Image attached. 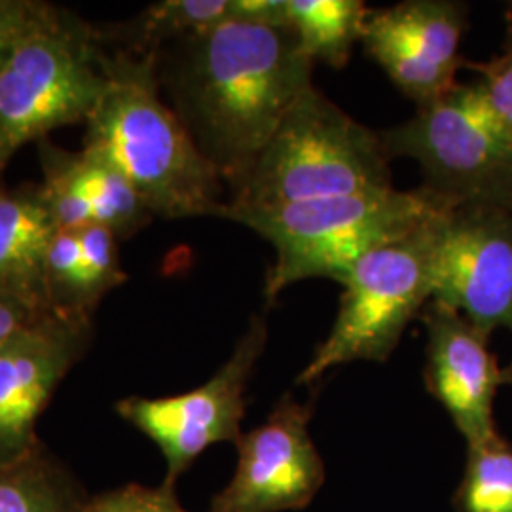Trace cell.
Listing matches in <instances>:
<instances>
[{
  "label": "cell",
  "instance_id": "obj_1",
  "mask_svg": "<svg viewBox=\"0 0 512 512\" xmlns=\"http://www.w3.org/2000/svg\"><path fill=\"white\" fill-rule=\"evenodd\" d=\"M313 63L289 25L226 19L165 46L156 76L165 103L232 192L313 88Z\"/></svg>",
  "mask_w": 512,
  "mask_h": 512
},
{
  "label": "cell",
  "instance_id": "obj_2",
  "mask_svg": "<svg viewBox=\"0 0 512 512\" xmlns=\"http://www.w3.org/2000/svg\"><path fill=\"white\" fill-rule=\"evenodd\" d=\"M107 88L86 122L84 145L103 148L154 217H217L226 186L165 103L156 57L105 50Z\"/></svg>",
  "mask_w": 512,
  "mask_h": 512
},
{
  "label": "cell",
  "instance_id": "obj_3",
  "mask_svg": "<svg viewBox=\"0 0 512 512\" xmlns=\"http://www.w3.org/2000/svg\"><path fill=\"white\" fill-rule=\"evenodd\" d=\"M448 203L425 188L363 192L272 209H234L220 219L243 224L275 249L266 277L268 304L289 285L311 277L342 283L368 253L414 234Z\"/></svg>",
  "mask_w": 512,
  "mask_h": 512
},
{
  "label": "cell",
  "instance_id": "obj_4",
  "mask_svg": "<svg viewBox=\"0 0 512 512\" xmlns=\"http://www.w3.org/2000/svg\"><path fill=\"white\" fill-rule=\"evenodd\" d=\"M389 160L380 131L355 122L313 86L226 203L234 209H272L380 192L393 188Z\"/></svg>",
  "mask_w": 512,
  "mask_h": 512
},
{
  "label": "cell",
  "instance_id": "obj_5",
  "mask_svg": "<svg viewBox=\"0 0 512 512\" xmlns=\"http://www.w3.org/2000/svg\"><path fill=\"white\" fill-rule=\"evenodd\" d=\"M105 88L95 23L54 4L0 67V179L19 148L88 122Z\"/></svg>",
  "mask_w": 512,
  "mask_h": 512
},
{
  "label": "cell",
  "instance_id": "obj_6",
  "mask_svg": "<svg viewBox=\"0 0 512 512\" xmlns=\"http://www.w3.org/2000/svg\"><path fill=\"white\" fill-rule=\"evenodd\" d=\"M380 137L389 158L418 162L421 188L442 202L512 205L511 139L480 82H458Z\"/></svg>",
  "mask_w": 512,
  "mask_h": 512
},
{
  "label": "cell",
  "instance_id": "obj_7",
  "mask_svg": "<svg viewBox=\"0 0 512 512\" xmlns=\"http://www.w3.org/2000/svg\"><path fill=\"white\" fill-rule=\"evenodd\" d=\"M429 220L408 238L380 247L355 264L342 281L334 327L296 384H311L334 366L389 359L408 323L431 300Z\"/></svg>",
  "mask_w": 512,
  "mask_h": 512
},
{
  "label": "cell",
  "instance_id": "obj_8",
  "mask_svg": "<svg viewBox=\"0 0 512 512\" xmlns=\"http://www.w3.org/2000/svg\"><path fill=\"white\" fill-rule=\"evenodd\" d=\"M431 300L488 336L512 330V205L456 203L429 220Z\"/></svg>",
  "mask_w": 512,
  "mask_h": 512
},
{
  "label": "cell",
  "instance_id": "obj_9",
  "mask_svg": "<svg viewBox=\"0 0 512 512\" xmlns=\"http://www.w3.org/2000/svg\"><path fill=\"white\" fill-rule=\"evenodd\" d=\"M268 327L255 315L230 359L205 384L175 397H128L116 414L152 440L165 459V480L175 486L207 448L219 442L238 446L247 410V384L264 353Z\"/></svg>",
  "mask_w": 512,
  "mask_h": 512
},
{
  "label": "cell",
  "instance_id": "obj_10",
  "mask_svg": "<svg viewBox=\"0 0 512 512\" xmlns=\"http://www.w3.org/2000/svg\"><path fill=\"white\" fill-rule=\"evenodd\" d=\"M311 404L285 395L262 425L238 442V467L207 512L300 511L325 482L310 437Z\"/></svg>",
  "mask_w": 512,
  "mask_h": 512
},
{
  "label": "cell",
  "instance_id": "obj_11",
  "mask_svg": "<svg viewBox=\"0 0 512 512\" xmlns=\"http://www.w3.org/2000/svg\"><path fill=\"white\" fill-rule=\"evenodd\" d=\"M467 6L454 0H404L368 10L363 46L391 82L420 107L458 82Z\"/></svg>",
  "mask_w": 512,
  "mask_h": 512
},
{
  "label": "cell",
  "instance_id": "obj_12",
  "mask_svg": "<svg viewBox=\"0 0 512 512\" xmlns=\"http://www.w3.org/2000/svg\"><path fill=\"white\" fill-rule=\"evenodd\" d=\"M92 336L93 319L46 313L0 348V463L42 444L38 418Z\"/></svg>",
  "mask_w": 512,
  "mask_h": 512
},
{
  "label": "cell",
  "instance_id": "obj_13",
  "mask_svg": "<svg viewBox=\"0 0 512 512\" xmlns=\"http://www.w3.org/2000/svg\"><path fill=\"white\" fill-rule=\"evenodd\" d=\"M421 321L427 329V391L446 408L467 446L492 437L495 395L511 382V370L497 363L490 336L459 311L429 300Z\"/></svg>",
  "mask_w": 512,
  "mask_h": 512
},
{
  "label": "cell",
  "instance_id": "obj_14",
  "mask_svg": "<svg viewBox=\"0 0 512 512\" xmlns=\"http://www.w3.org/2000/svg\"><path fill=\"white\" fill-rule=\"evenodd\" d=\"M38 156V192L57 228L99 224L116 238L128 239L154 219L128 175L103 148L84 145L71 152L46 137L38 141Z\"/></svg>",
  "mask_w": 512,
  "mask_h": 512
},
{
  "label": "cell",
  "instance_id": "obj_15",
  "mask_svg": "<svg viewBox=\"0 0 512 512\" xmlns=\"http://www.w3.org/2000/svg\"><path fill=\"white\" fill-rule=\"evenodd\" d=\"M57 226L38 184L6 188L0 183V294L50 313L44 266Z\"/></svg>",
  "mask_w": 512,
  "mask_h": 512
},
{
  "label": "cell",
  "instance_id": "obj_16",
  "mask_svg": "<svg viewBox=\"0 0 512 512\" xmlns=\"http://www.w3.org/2000/svg\"><path fill=\"white\" fill-rule=\"evenodd\" d=\"M232 18V0H162L118 23H95L107 52L156 57L165 46Z\"/></svg>",
  "mask_w": 512,
  "mask_h": 512
},
{
  "label": "cell",
  "instance_id": "obj_17",
  "mask_svg": "<svg viewBox=\"0 0 512 512\" xmlns=\"http://www.w3.org/2000/svg\"><path fill=\"white\" fill-rule=\"evenodd\" d=\"M86 501L74 476L44 444L0 463V512H80Z\"/></svg>",
  "mask_w": 512,
  "mask_h": 512
},
{
  "label": "cell",
  "instance_id": "obj_18",
  "mask_svg": "<svg viewBox=\"0 0 512 512\" xmlns=\"http://www.w3.org/2000/svg\"><path fill=\"white\" fill-rule=\"evenodd\" d=\"M368 8L361 0H285L287 25L313 61L342 69L361 42Z\"/></svg>",
  "mask_w": 512,
  "mask_h": 512
},
{
  "label": "cell",
  "instance_id": "obj_19",
  "mask_svg": "<svg viewBox=\"0 0 512 512\" xmlns=\"http://www.w3.org/2000/svg\"><path fill=\"white\" fill-rule=\"evenodd\" d=\"M467 467L456 492L458 512H512V446L499 433L467 446Z\"/></svg>",
  "mask_w": 512,
  "mask_h": 512
},
{
  "label": "cell",
  "instance_id": "obj_20",
  "mask_svg": "<svg viewBox=\"0 0 512 512\" xmlns=\"http://www.w3.org/2000/svg\"><path fill=\"white\" fill-rule=\"evenodd\" d=\"M84 275H86V298L93 313L101 300L116 287L128 281V275L120 262L118 238L109 228L99 224H88L78 228Z\"/></svg>",
  "mask_w": 512,
  "mask_h": 512
},
{
  "label": "cell",
  "instance_id": "obj_21",
  "mask_svg": "<svg viewBox=\"0 0 512 512\" xmlns=\"http://www.w3.org/2000/svg\"><path fill=\"white\" fill-rule=\"evenodd\" d=\"M80 512H188L175 494V486L162 482L160 486L128 484L105 494L92 497Z\"/></svg>",
  "mask_w": 512,
  "mask_h": 512
},
{
  "label": "cell",
  "instance_id": "obj_22",
  "mask_svg": "<svg viewBox=\"0 0 512 512\" xmlns=\"http://www.w3.org/2000/svg\"><path fill=\"white\" fill-rule=\"evenodd\" d=\"M480 74V84L494 110L495 118L512 143V21L503 52L486 63L471 65Z\"/></svg>",
  "mask_w": 512,
  "mask_h": 512
},
{
  "label": "cell",
  "instance_id": "obj_23",
  "mask_svg": "<svg viewBox=\"0 0 512 512\" xmlns=\"http://www.w3.org/2000/svg\"><path fill=\"white\" fill-rule=\"evenodd\" d=\"M52 8L54 4L42 0H0V67Z\"/></svg>",
  "mask_w": 512,
  "mask_h": 512
},
{
  "label": "cell",
  "instance_id": "obj_24",
  "mask_svg": "<svg viewBox=\"0 0 512 512\" xmlns=\"http://www.w3.org/2000/svg\"><path fill=\"white\" fill-rule=\"evenodd\" d=\"M42 315H46V313L31 308L29 304L21 302L18 298L0 294V348L14 334H18L19 330L29 327Z\"/></svg>",
  "mask_w": 512,
  "mask_h": 512
}]
</instances>
